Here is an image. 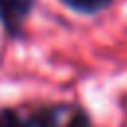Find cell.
Masks as SVG:
<instances>
[{
	"label": "cell",
	"instance_id": "cell-1",
	"mask_svg": "<svg viewBox=\"0 0 127 127\" xmlns=\"http://www.w3.org/2000/svg\"><path fill=\"white\" fill-rule=\"evenodd\" d=\"M75 105L54 103L40 105L34 109H0V127H65V121Z\"/></svg>",
	"mask_w": 127,
	"mask_h": 127
},
{
	"label": "cell",
	"instance_id": "cell-2",
	"mask_svg": "<svg viewBox=\"0 0 127 127\" xmlns=\"http://www.w3.org/2000/svg\"><path fill=\"white\" fill-rule=\"evenodd\" d=\"M36 8V0H0V24L10 38L24 34V22Z\"/></svg>",
	"mask_w": 127,
	"mask_h": 127
},
{
	"label": "cell",
	"instance_id": "cell-4",
	"mask_svg": "<svg viewBox=\"0 0 127 127\" xmlns=\"http://www.w3.org/2000/svg\"><path fill=\"white\" fill-rule=\"evenodd\" d=\"M65 127H91V117L85 109L81 107H73V111L69 113Z\"/></svg>",
	"mask_w": 127,
	"mask_h": 127
},
{
	"label": "cell",
	"instance_id": "cell-3",
	"mask_svg": "<svg viewBox=\"0 0 127 127\" xmlns=\"http://www.w3.org/2000/svg\"><path fill=\"white\" fill-rule=\"evenodd\" d=\"M65 8H69L71 12L75 14H81V16H95V14H101L105 10H109L115 0H60Z\"/></svg>",
	"mask_w": 127,
	"mask_h": 127
}]
</instances>
